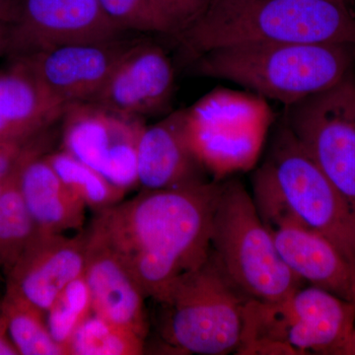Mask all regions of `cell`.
Segmentation results:
<instances>
[{"instance_id":"obj_27","label":"cell","mask_w":355,"mask_h":355,"mask_svg":"<svg viewBox=\"0 0 355 355\" xmlns=\"http://www.w3.org/2000/svg\"><path fill=\"white\" fill-rule=\"evenodd\" d=\"M0 355H18L17 349L9 338L6 320L2 314L1 305H0Z\"/></svg>"},{"instance_id":"obj_9","label":"cell","mask_w":355,"mask_h":355,"mask_svg":"<svg viewBox=\"0 0 355 355\" xmlns=\"http://www.w3.org/2000/svg\"><path fill=\"white\" fill-rule=\"evenodd\" d=\"M64 150L128 191L139 184L137 147L142 119L92 102L67 105L62 114Z\"/></svg>"},{"instance_id":"obj_1","label":"cell","mask_w":355,"mask_h":355,"mask_svg":"<svg viewBox=\"0 0 355 355\" xmlns=\"http://www.w3.org/2000/svg\"><path fill=\"white\" fill-rule=\"evenodd\" d=\"M222 184L144 190L98 212L91 228L121 259L147 297L162 304L180 277L210 254L212 221Z\"/></svg>"},{"instance_id":"obj_25","label":"cell","mask_w":355,"mask_h":355,"mask_svg":"<svg viewBox=\"0 0 355 355\" xmlns=\"http://www.w3.org/2000/svg\"><path fill=\"white\" fill-rule=\"evenodd\" d=\"M211 0H150L163 34L178 36L207 10Z\"/></svg>"},{"instance_id":"obj_14","label":"cell","mask_w":355,"mask_h":355,"mask_svg":"<svg viewBox=\"0 0 355 355\" xmlns=\"http://www.w3.org/2000/svg\"><path fill=\"white\" fill-rule=\"evenodd\" d=\"M83 275L93 313L146 340V296L120 257L92 228L87 233Z\"/></svg>"},{"instance_id":"obj_2","label":"cell","mask_w":355,"mask_h":355,"mask_svg":"<svg viewBox=\"0 0 355 355\" xmlns=\"http://www.w3.org/2000/svg\"><path fill=\"white\" fill-rule=\"evenodd\" d=\"M176 37L195 60L244 44H355V19L347 4L334 0H211Z\"/></svg>"},{"instance_id":"obj_7","label":"cell","mask_w":355,"mask_h":355,"mask_svg":"<svg viewBox=\"0 0 355 355\" xmlns=\"http://www.w3.org/2000/svg\"><path fill=\"white\" fill-rule=\"evenodd\" d=\"M248 299L226 277L210 252L200 268L178 279L162 303L169 310L165 338L188 354L237 352Z\"/></svg>"},{"instance_id":"obj_23","label":"cell","mask_w":355,"mask_h":355,"mask_svg":"<svg viewBox=\"0 0 355 355\" xmlns=\"http://www.w3.org/2000/svg\"><path fill=\"white\" fill-rule=\"evenodd\" d=\"M92 313V299L83 273L64 287L46 312L49 331L65 355L72 336Z\"/></svg>"},{"instance_id":"obj_19","label":"cell","mask_w":355,"mask_h":355,"mask_svg":"<svg viewBox=\"0 0 355 355\" xmlns=\"http://www.w3.org/2000/svg\"><path fill=\"white\" fill-rule=\"evenodd\" d=\"M0 305L9 338L18 354L65 355L51 336L43 311L8 293L4 294Z\"/></svg>"},{"instance_id":"obj_30","label":"cell","mask_w":355,"mask_h":355,"mask_svg":"<svg viewBox=\"0 0 355 355\" xmlns=\"http://www.w3.org/2000/svg\"><path fill=\"white\" fill-rule=\"evenodd\" d=\"M18 167H19V166H18ZM17 169H16L15 171L12 173V174L8 175V176L1 178V179H0V198H1V196L3 195V193L6 191V189L8 188V186L11 184V182L13 181L14 178H15L16 172H17Z\"/></svg>"},{"instance_id":"obj_5","label":"cell","mask_w":355,"mask_h":355,"mask_svg":"<svg viewBox=\"0 0 355 355\" xmlns=\"http://www.w3.org/2000/svg\"><path fill=\"white\" fill-rule=\"evenodd\" d=\"M210 252L226 277L248 298L279 301L304 284L282 260L253 198L236 180L222 184Z\"/></svg>"},{"instance_id":"obj_29","label":"cell","mask_w":355,"mask_h":355,"mask_svg":"<svg viewBox=\"0 0 355 355\" xmlns=\"http://www.w3.org/2000/svg\"><path fill=\"white\" fill-rule=\"evenodd\" d=\"M335 355H355V328L342 347L336 350Z\"/></svg>"},{"instance_id":"obj_26","label":"cell","mask_w":355,"mask_h":355,"mask_svg":"<svg viewBox=\"0 0 355 355\" xmlns=\"http://www.w3.org/2000/svg\"><path fill=\"white\" fill-rule=\"evenodd\" d=\"M38 140L27 144L0 141V179L12 174L26 156L41 146Z\"/></svg>"},{"instance_id":"obj_20","label":"cell","mask_w":355,"mask_h":355,"mask_svg":"<svg viewBox=\"0 0 355 355\" xmlns=\"http://www.w3.org/2000/svg\"><path fill=\"white\" fill-rule=\"evenodd\" d=\"M53 169L86 207L101 211L121 202L127 191L65 150L46 155Z\"/></svg>"},{"instance_id":"obj_15","label":"cell","mask_w":355,"mask_h":355,"mask_svg":"<svg viewBox=\"0 0 355 355\" xmlns=\"http://www.w3.org/2000/svg\"><path fill=\"white\" fill-rule=\"evenodd\" d=\"M187 132V110L173 112L140 135L137 180L147 191L175 190L209 182Z\"/></svg>"},{"instance_id":"obj_12","label":"cell","mask_w":355,"mask_h":355,"mask_svg":"<svg viewBox=\"0 0 355 355\" xmlns=\"http://www.w3.org/2000/svg\"><path fill=\"white\" fill-rule=\"evenodd\" d=\"M175 87L174 67L161 46L135 41L91 101L142 119L167 111Z\"/></svg>"},{"instance_id":"obj_16","label":"cell","mask_w":355,"mask_h":355,"mask_svg":"<svg viewBox=\"0 0 355 355\" xmlns=\"http://www.w3.org/2000/svg\"><path fill=\"white\" fill-rule=\"evenodd\" d=\"M282 260L301 279L352 303L355 268L328 240L291 220L268 224Z\"/></svg>"},{"instance_id":"obj_4","label":"cell","mask_w":355,"mask_h":355,"mask_svg":"<svg viewBox=\"0 0 355 355\" xmlns=\"http://www.w3.org/2000/svg\"><path fill=\"white\" fill-rule=\"evenodd\" d=\"M195 60L200 76L231 81L289 106L340 83L354 69L355 44H244Z\"/></svg>"},{"instance_id":"obj_22","label":"cell","mask_w":355,"mask_h":355,"mask_svg":"<svg viewBox=\"0 0 355 355\" xmlns=\"http://www.w3.org/2000/svg\"><path fill=\"white\" fill-rule=\"evenodd\" d=\"M144 345L132 331L92 313L72 336L67 355H137Z\"/></svg>"},{"instance_id":"obj_13","label":"cell","mask_w":355,"mask_h":355,"mask_svg":"<svg viewBox=\"0 0 355 355\" xmlns=\"http://www.w3.org/2000/svg\"><path fill=\"white\" fill-rule=\"evenodd\" d=\"M87 233L74 237L39 233L6 273V293L36 306L46 314L85 265Z\"/></svg>"},{"instance_id":"obj_21","label":"cell","mask_w":355,"mask_h":355,"mask_svg":"<svg viewBox=\"0 0 355 355\" xmlns=\"http://www.w3.org/2000/svg\"><path fill=\"white\" fill-rule=\"evenodd\" d=\"M38 234L18 189L16 172L0 198V270L6 275Z\"/></svg>"},{"instance_id":"obj_11","label":"cell","mask_w":355,"mask_h":355,"mask_svg":"<svg viewBox=\"0 0 355 355\" xmlns=\"http://www.w3.org/2000/svg\"><path fill=\"white\" fill-rule=\"evenodd\" d=\"M135 41L118 36L46 46L11 58L22 60L42 86L67 107L91 101Z\"/></svg>"},{"instance_id":"obj_10","label":"cell","mask_w":355,"mask_h":355,"mask_svg":"<svg viewBox=\"0 0 355 355\" xmlns=\"http://www.w3.org/2000/svg\"><path fill=\"white\" fill-rule=\"evenodd\" d=\"M2 21L10 28V58L46 46L104 41L123 34L98 0H6Z\"/></svg>"},{"instance_id":"obj_3","label":"cell","mask_w":355,"mask_h":355,"mask_svg":"<svg viewBox=\"0 0 355 355\" xmlns=\"http://www.w3.org/2000/svg\"><path fill=\"white\" fill-rule=\"evenodd\" d=\"M254 203L266 225L295 222L328 240L355 268V209L324 176L286 121L254 175Z\"/></svg>"},{"instance_id":"obj_18","label":"cell","mask_w":355,"mask_h":355,"mask_svg":"<svg viewBox=\"0 0 355 355\" xmlns=\"http://www.w3.org/2000/svg\"><path fill=\"white\" fill-rule=\"evenodd\" d=\"M40 147L26 156L17 171L18 189L30 216L42 234L80 229L85 203L58 177Z\"/></svg>"},{"instance_id":"obj_28","label":"cell","mask_w":355,"mask_h":355,"mask_svg":"<svg viewBox=\"0 0 355 355\" xmlns=\"http://www.w3.org/2000/svg\"><path fill=\"white\" fill-rule=\"evenodd\" d=\"M11 46V32L9 25L0 20V57L9 55Z\"/></svg>"},{"instance_id":"obj_6","label":"cell","mask_w":355,"mask_h":355,"mask_svg":"<svg viewBox=\"0 0 355 355\" xmlns=\"http://www.w3.org/2000/svg\"><path fill=\"white\" fill-rule=\"evenodd\" d=\"M355 328V307L319 287L279 301L249 298L238 354H334Z\"/></svg>"},{"instance_id":"obj_31","label":"cell","mask_w":355,"mask_h":355,"mask_svg":"<svg viewBox=\"0 0 355 355\" xmlns=\"http://www.w3.org/2000/svg\"><path fill=\"white\" fill-rule=\"evenodd\" d=\"M334 1L340 2V3L347 4V0H334Z\"/></svg>"},{"instance_id":"obj_24","label":"cell","mask_w":355,"mask_h":355,"mask_svg":"<svg viewBox=\"0 0 355 355\" xmlns=\"http://www.w3.org/2000/svg\"><path fill=\"white\" fill-rule=\"evenodd\" d=\"M103 12L121 32L161 33L150 0H98Z\"/></svg>"},{"instance_id":"obj_17","label":"cell","mask_w":355,"mask_h":355,"mask_svg":"<svg viewBox=\"0 0 355 355\" xmlns=\"http://www.w3.org/2000/svg\"><path fill=\"white\" fill-rule=\"evenodd\" d=\"M0 69V141H35L58 120L65 106L39 83L28 65L11 58Z\"/></svg>"},{"instance_id":"obj_8","label":"cell","mask_w":355,"mask_h":355,"mask_svg":"<svg viewBox=\"0 0 355 355\" xmlns=\"http://www.w3.org/2000/svg\"><path fill=\"white\" fill-rule=\"evenodd\" d=\"M284 121L319 169L355 209V71L286 106Z\"/></svg>"}]
</instances>
